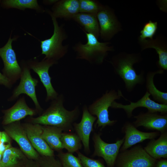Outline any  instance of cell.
<instances>
[{"instance_id":"cell-14","label":"cell","mask_w":167,"mask_h":167,"mask_svg":"<svg viewBox=\"0 0 167 167\" xmlns=\"http://www.w3.org/2000/svg\"><path fill=\"white\" fill-rule=\"evenodd\" d=\"M121 131L125 134L124 142L120 152L128 149L136 144L143 142L147 139H154L159 136L160 132L154 131L144 132L138 130L132 122L126 121L123 124Z\"/></svg>"},{"instance_id":"cell-35","label":"cell","mask_w":167,"mask_h":167,"mask_svg":"<svg viewBox=\"0 0 167 167\" xmlns=\"http://www.w3.org/2000/svg\"><path fill=\"white\" fill-rule=\"evenodd\" d=\"M167 158L156 160L154 167H167Z\"/></svg>"},{"instance_id":"cell-22","label":"cell","mask_w":167,"mask_h":167,"mask_svg":"<svg viewBox=\"0 0 167 167\" xmlns=\"http://www.w3.org/2000/svg\"><path fill=\"white\" fill-rule=\"evenodd\" d=\"M42 126V137L49 147L54 151H62L63 148L61 139L62 130L55 126Z\"/></svg>"},{"instance_id":"cell-7","label":"cell","mask_w":167,"mask_h":167,"mask_svg":"<svg viewBox=\"0 0 167 167\" xmlns=\"http://www.w3.org/2000/svg\"><path fill=\"white\" fill-rule=\"evenodd\" d=\"M20 65L22 72L20 78V82L19 85L14 89L8 101H14L20 94H25L33 101L37 113L41 114L43 109L37 99L36 92V87L39 81L37 79L32 77L30 69L26 61H21Z\"/></svg>"},{"instance_id":"cell-3","label":"cell","mask_w":167,"mask_h":167,"mask_svg":"<svg viewBox=\"0 0 167 167\" xmlns=\"http://www.w3.org/2000/svg\"><path fill=\"white\" fill-rule=\"evenodd\" d=\"M87 42L76 43L73 49L76 53V58L84 59L92 64H101L107 57L108 52L114 51L113 46L109 42H99L94 35L85 31Z\"/></svg>"},{"instance_id":"cell-6","label":"cell","mask_w":167,"mask_h":167,"mask_svg":"<svg viewBox=\"0 0 167 167\" xmlns=\"http://www.w3.org/2000/svg\"><path fill=\"white\" fill-rule=\"evenodd\" d=\"M156 160L151 157L141 145L119 152L116 167H154Z\"/></svg>"},{"instance_id":"cell-17","label":"cell","mask_w":167,"mask_h":167,"mask_svg":"<svg viewBox=\"0 0 167 167\" xmlns=\"http://www.w3.org/2000/svg\"><path fill=\"white\" fill-rule=\"evenodd\" d=\"M96 117L89 112L86 105L83 108L81 119L79 123L73 124L74 130L80 138L84 146V150L87 154L90 152L89 139L90 134L93 131V125L96 120Z\"/></svg>"},{"instance_id":"cell-27","label":"cell","mask_w":167,"mask_h":167,"mask_svg":"<svg viewBox=\"0 0 167 167\" xmlns=\"http://www.w3.org/2000/svg\"><path fill=\"white\" fill-rule=\"evenodd\" d=\"M61 140L63 148L66 149L69 152L73 153L82 148L83 144L81 141L76 133L62 132Z\"/></svg>"},{"instance_id":"cell-2","label":"cell","mask_w":167,"mask_h":167,"mask_svg":"<svg viewBox=\"0 0 167 167\" xmlns=\"http://www.w3.org/2000/svg\"><path fill=\"white\" fill-rule=\"evenodd\" d=\"M143 58L140 53H119L113 56L109 61L112 65L115 74L123 80L126 90L132 92L137 85L145 83L144 72L137 74L134 64L141 62Z\"/></svg>"},{"instance_id":"cell-41","label":"cell","mask_w":167,"mask_h":167,"mask_svg":"<svg viewBox=\"0 0 167 167\" xmlns=\"http://www.w3.org/2000/svg\"></svg>"},{"instance_id":"cell-38","label":"cell","mask_w":167,"mask_h":167,"mask_svg":"<svg viewBox=\"0 0 167 167\" xmlns=\"http://www.w3.org/2000/svg\"><path fill=\"white\" fill-rule=\"evenodd\" d=\"M1 2V0H0V2Z\"/></svg>"},{"instance_id":"cell-13","label":"cell","mask_w":167,"mask_h":167,"mask_svg":"<svg viewBox=\"0 0 167 167\" xmlns=\"http://www.w3.org/2000/svg\"><path fill=\"white\" fill-rule=\"evenodd\" d=\"M150 95L146 91L143 96L136 102H130L129 105H123L115 101L112 103L111 108L114 109H122L126 115L127 117L131 118L132 116V112L136 108L142 107L146 108L148 111L151 112L160 113L161 114H167V105L156 102L150 98Z\"/></svg>"},{"instance_id":"cell-9","label":"cell","mask_w":167,"mask_h":167,"mask_svg":"<svg viewBox=\"0 0 167 167\" xmlns=\"http://www.w3.org/2000/svg\"><path fill=\"white\" fill-rule=\"evenodd\" d=\"M11 35V33L5 45L0 48V57L4 64L2 70L3 75L10 80L13 85L20 79L22 69L18 63L16 53L12 45V42L16 41L18 36H15L12 38Z\"/></svg>"},{"instance_id":"cell-15","label":"cell","mask_w":167,"mask_h":167,"mask_svg":"<svg viewBox=\"0 0 167 167\" xmlns=\"http://www.w3.org/2000/svg\"><path fill=\"white\" fill-rule=\"evenodd\" d=\"M133 117L135 120L132 123L136 128L143 126L147 130L156 131L160 133L167 131V114L148 111L141 112Z\"/></svg>"},{"instance_id":"cell-18","label":"cell","mask_w":167,"mask_h":167,"mask_svg":"<svg viewBox=\"0 0 167 167\" xmlns=\"http://www.w3.org/2000/svg\"><path fill=\"white\" fill-rule=\"evenodd\" d=\"M2 123L5 125L20 121L26 116H32L36 114V109L30 108L27 105L24 96L19 98L10 108L4 111Z\"/></svg>"},{"instance_id":"cell-21","label":"cell","mask_w":167,"mask_h":167,"mask_svg":"<svg viewBox=\"0 0 167 167\" xmlns=\"http://www.w3.org/2000/svg\"><path fill=\"white\" fill-rule=\"evenodd\" d=\"M143 148L151 157L156 160L167 158V131L161 133L156 139H150Z\"/></svg>"},{"instance_id":"cell-36","label":"cell","mask_w":167,"mask_h":167,"mask_svg":"<svg viewBox=\"0 0 167 167\" xmlns=\"http://www.w3.org/2000/svg\"><path fill=\"white\" fill-rule=\"evenodd\" d=\"M58 0H45L43 1L44 4L46 5H51L54 4Z\"/></svg>"},{"instance_id":"cell-29","label":"cell","mask_w":167,"mask_h":167,"mask_svg":"<svg viewBox=\"0 0 167 167\" xmlns=\"http://www.w3.org/2000/svg\"><path fill=\"white\" fill-rule=\"evenodd\" d=\"M79 13L96 15L102 4L94 0H79Z\"/></svg>"},{"instance_id":"cell-28","label":"cell","mask_w":167,"mask_h":167,"mask_svg":"<svg viewBox=\"0 0 167 167\" xmlns=\"http://www.w3.org/2000/svg\"><path fill=\"white\" fill-rule=\"evenodd\" d=\"M57 156L63 167H83L79 158L72 153L61 151L58 152Z\"/></svg>"},{"instance_id":"cell-42","label":"cell","mask_w":167,"mask_h":167,"mask_svg":"<svg viewBox=\"0 0 167 167\" xmlns=\"http://www.w3.org/2000/svg\"></svg>"},{"instance_id":"cell-20","label":"cell","mask_w":167,"mask_h":167,"mask_svg":"<svg viewBox=\"0 0 167 167\" xmlns=\"http://www.w3.org/2000/svg\"><path fill=\"white\" fill-rule=\"evenodd\" d=\"M51 10L52 11H46L56 18L72 19L79 13V0H58L54 5Z\"/></svg>"},{"instance_id":"cell-37","label":"cell","mask_w":167,"mask_h":167,"mask_svg":"<svg viewBox=\"0 0 167 167\" xmlns=\"http://www.w3.org/2000/svg\"><path fill=\"white\" fill-rule=\"evenodd\" d=\"M2 154H0V162L1 161V160L2 159Z\"/></svg>"},{"instance_id":"cell-5","label":"cell","mask_w":167,"mask_h":167,"mask_svg":"<svg viewBox=\"0 0 167 167\" xmlns=\"http://www.w3.org/2000/svg\"><path fill=\"white\" fill-rule=\"evenodd\" d=\"M121 97L125 98L121 90H107L88 106V109L89 113L96 116L97 118L95 127H101L102 130L107 126H112L117 122L116 120L109 119L108 109L113 102Z\"/></svg>"},{"instance_id":"cell-31","label":"cell","mask_w":167,"mask_h":167,"mask_svg":"<svg viewBox=\"0 0 167 167\" xmlns=\"http://www.w3.org/2000/svg\"><path fill=\"white\" fill-rule=\"evenodd\" d=\"M83 167H106L100 159H95L88 157L79 151L76 152Z\"/></svg>"},{"instance_id":"cell-34","label":"cell","mask_w":167,"mask_h":167,"mask_svg":"<svg viewBox=\"0 0 167 167\" xmlns=\"http://www.w3.org/2000/svg\"><path fill=\"white\" fill-rule=\"evenodd\" d=\"M0 85H2L8 88H11L13 84L10 80L0 72Z\"/></svg>"},{"instance_id":"cell-24","label":"cell","mask_w":167,"mask_h":167,"mask_svg":"<svg viewBox=\"0 0 167 167\" xmlns=\"http://www.w3.org/2000/svg\"><path fill=\"white\" fill-rule=\"evenodd\" d=\"M164 71L159 69L148 72L146 75L145 82L146 91L151 95L154 100L159 103L167 105V92L159 90L154 82V78L156 74H161Z\"/></svg>"},{"instance_id":"cell-10","label":"cell","mask_w":167,"mask_h":167,"mask_svg":"<svg viewBox=\"0 0 167 167\" xmlns=\"http://www.w3.org/2000/svg\"><path fill=\"white\" fill-rule=\"evenodd\" d=\"M101 134L94 133L92 136L94 151L92 155L102 157L105 161L107 167H115V162L120 148L124 141V137L117 140L114 143H108L101 137Z\"/></svg>"},{"instance_id":"cell-8","label":"cell","mask_w":167,"mask_h":167,"mask_svg":"<svg viewBox=\"0 0 167 167\" xmlns=\"http://www.w3.org/2000/svg\"><path fill=\"white\" fill-rule=\"evenodd\" d=\"M96 17L100 27V36L104 41L111 40L122 30L121 23L113 10L109 6L102 5Z\"/></svg>"},{"instance_id":"cell-33","label":"cell","mask_w":167,"mask_h":167,"mask_svg":"<svg viewBox=\"0 0 167 167\" xmlns=\"http://www.w3.org/2000/svg\"><path fill=\"white\" fill-rule=\"evenodd\" d=\"M11 138L5 131L0 132V142L1 143L6 145H8L6 144V143L7 144L11 145Z\"/></svg>"},{"instance_id":"cell-19","label":"cell","mask_w":167,"mask_h":167,"mask_svg":"<svg viewBox=\"0 0 167 167\" xmlns=\"http://www.w3.org/2000/svg\"><path fill=\"white\" fill-rule=\"evenodd\" d=\"M138 43L142 51L147 48L155 49L159 56L157 64L159 69L167 70V45L166 40L162 36H158L155 39L140 40Z\"/></svg>"},{"instance_id":"cell-25","label":"cell","mask_w":167,"mask_h":167,"mask_svg":"<svg viewBox=\"0 0 167 167\" xmlns=\"http://www.w3.org/2000/svg\"><path fill=\"white\" fill-rule=\"evenodd\" d=\"M26 157L20 149L11 147L3 152L0 162V167H15L20 160Z\"/></svg>"},{"instance_id":"cell-11","label":"cell","mask_w":167,"mask_h":167,"mask_svg":"<svg viewBox=\"0 0 167 167\" xmlns=\"http://www.w3.org/2000/svg\"><path fill=\"white\" fill-rule=\"evenodd\" d=\"M30 69H32L38 75L40 81L45 87L46 92V102L52 101L56 98L58 95L52 84L49 69L58 62L52 59L43 58L39 61L36 58L30 59L26 61Z\"/></svg>"},{"instance_id":"cell-39","label":"cell","mask_w":167,"mask_h":167,"mask_svg":"<svg viewBox=\"0 0 167 167\" xmlns=\"http://www.w3.org/2000/svg\"></svg>"},{"instance_id":"cell-26","label":"cell","mask_w":167,"mask_h":167,"mask_svg":"<svg viewBox=\"0 0 167 167\" xmlns=\"http://www.w3.org/2000/svg\"><path fill=\"white\" fill-rule=\"evenodd\" d=\"M1 5L3 8L6 9L14 8L23 11L30 9L40 13L45 11L36 0H4L2 2Z\"/></svg>"},{"instance_id":"cell-12","label":"cell","mask_w":167,"mask_h":167,"mask_svg":"<svg viewBox=\"0 0 167 167\" xmlns=\"http://www.w3.org/2000/svg\"><path fill=\"white\" fill-rule=\"evenodd\" d=\"M4 128L5 131L16 142L27 157L36 160L38 159L40 155L32 146L20 121L6 125Z\"/></svg>"},{"instance_id":"cell-40","label":"cell","mask_w":167,"mask_h":167,"mask_svg":"<svg viewBox=\"0 0 167 167\" xmlns=\"http://www.w3.org/2000/svg\"></svg>"},{"instance_id":"cell-32","label":"cell","mask_w":167,"mask_h":167,"mask_svg":"<svg viewBox=\"0 0 167 167\" xmlns=\"http://www.w3.org/2000/svg\"><path fill=\"white\" fill-rule=\"evenodd\" d=\"M42 167H63L60 161L56 160L54 156L40 155Z\"/></svg>"},{"instance_id":"cell-23","label":"cell","mask_w":167,"mask_h":167,"mask_svg":"<svg viewBox=\"0 0 167 167\" xmlns=\"http://www.w3.org/2000/svg\"><path fill=\"white\" fill-rule=\"evenodd\" d=\"M72 19L83 28L84 31L94 35L97 38L100 36V27L96 15L79 13Z\"/></svg>"},{"instance_id":"cell-1","label":"cell","mask_w":167,"mask_h":167,"mask_svg":"<svg viewBox=\"0 0 167 167\" xmlns=\"http://www.w3.org/2000/svg\"><path fill=\"white\" fill-rule=\"evenodd\" d=\"M64 98L62 94L58 95L52 100L49 106L37 117H30L27 122L42 125L56 127L63 131L71 132L74 131L73 124L79 118L80 109L76 106L72 110L69 111L65 108L63 103Z\"/></svg>"},{"instance_id":"cell-4","label":"cell","mask_w":167,"mask_h":167,"mask_svg":"<svg viewBox=\"0 0 167 167\" xmlns=\"http://www.w3.org/2000/svg\"><path fill=\"white\" fill-rule=\"evenodd\" d=\"M54 30L52 36L49 38L41 41V54L45 56L44 59H52L58 62L67 53L69 45H63V41L68 37L63 25H59L57 18L51 15Z\"/></svg>"},{"instance_id":"cell-16","label":"cell","mask_w":167,"mask_h":167,"mask_svg":"<svg viewBox=\"0 0 167 167\" xmlns=\"http://www.w3.org/2000/svg\"><path fill=\"white\" fill-rule=\"evenodd\" d=\"M32 146L40 155L54 156V152L42 137L43 126L29 122L21 123Z\"/></svg>"},{"instance_id":"cell-30","label":"cell","mask_w":167,"mask_h":167,"mask_svg":"<svg viewBox=\"0 0 167 167\" xmlns=\"http://www.w3.org/2000/svg\"><path fill=\"white\" fill-rule=\"evenodd\" d=\"M157 29V22L149 21L145 24L143 29L140 31L141 35L138 39L142 40L148 38L150 39H153V37L155 34Z\"/></svg>"}]
</instances>
